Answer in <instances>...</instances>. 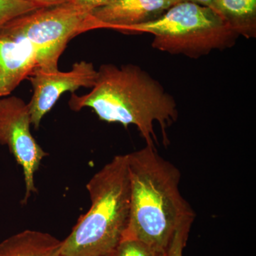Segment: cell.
<instances>
[{"mask_svg":"<svg viewBox=\"0 0 256 256\" xmlns=\"http://www.w3.org/2000/svg\"><path fill=\"white\" fill-rule=\"evenodd\" d=\"M69 106L75 111L90 108L105 122H118L126 128L136 126L150 146L156 140L154 124H159L164 143H168L166 128L178 116L174 98L150 74L134 64L101 66L92 92L82 96L72 94Z\"/></svg>","mask_w":256,"mask_h":256,"instance_id":"obj_1","label":"cell"},{"mask_svg":"<svg viewBox=\"0 0 256 256\" xmlns=\"http://www.w3.org/2000/svg\"><path fill=\"white\" fill-rule=\"evenodd\" d=\"M127 156L130 212L124 238L136 239L166 252L178 226L195 218L180 190L181 172L154 146Z\"/></svg>","mask_w":256,"mask_h":256,"instance_id":"obj_2","label":"cell"},{"mask_svg":"<svg viewBox=\"0 0 256 256\" xmlns=\"http://www.w3.org/2000/svg\"><path fill=\"white\" fill-rule=\"evenodd\" d=\"M86 188L90 208L62 240L60 256H114L128 228L130 188L126 154L114 156Z\"/></svg>","mask_w":256,"mask_h":256,"instance_id":"obj_3","label":"cell"},{"mask_svg":"<svg viewBox=\"0 0 256 256\" xmlns=\"http://www.w3.org/2000/svg\"><path fill=\"white\" fill-rule=\"evenodd\" d=\"M124 34H150L152 48L198 58L235 44L239 36L218 12L207 6L181 1L158 20L121 30Z\"/></svg>","mask_w":256,"mask_h":256,"instance_id":"obj_4","label":"cell"},{"mask_svg":"<svg viewBox=\"0 0 256 256\" xmlns=\"http://www.w3.org/2000/svg\"><path fill=\"white\" fill-rule=\"evenodd\" d=\"M90 10L68 2L35 10L4 26L30 42L36 55L37 68L58 70L60 55L72 38L94 30Z\"/></svg>","mask_w":256,"mask_h":256,"instance_id":"obj_5","label":"cell"},{"mask_svg":"<svg viewBox=\"0 0 256 256\" xmlns=\"http://www.w3.org/2000/svg\"><path fill=\"white\" fill-rule=\"evenodd\" d=\"M28 104L16 96L0 100V144L8 146L23 170L25 192L22 204L37 192L35 173L48 153L37 143L31 132Z\"/></svg>","mask_w":256,"mask_h":256,"instance_id":"obj_6","label":"cell"},{"mask_svg":"<svg viewBox=\"0 0 256 256\" xmlns=\"http://www.w3.org/2000/svg\"><path fill=\"white\" fill-rule=\"evenodd\" d=\"M98 70L94 64L82 60L74 64L69 72H45L36 68L28 77L33 87V96L28 104L32 126L36 130L64 92H74L80 88H92Z\"/></svg>","mask_w":256,"mask_h":256,"instance_id":"obj_7","label":"cell"},{"mask_svg":"<svg viewBox=\"0 0 256 256\" xmlns=\"http://www.w3.org/2000/svg\"><path fill=\"white\" fill-rule=\"evenodd\" d=\"M182 0H114L90 12L94 30L120 32L158 20Z\"/></svg>","mask_w":256,"mask_h":256,"instance_id":"obj_8","label":"cell"},{"mask_svg":"<svg viewBox=\"0 0 256 256\" xmlns=\"http://www.w3.org/2000/svg\"><path fill=\"white\" fill-rule=\"evenodd\" d=\"M38 67L30 42L0 26V97L8 96Z\"/></svg>","mask_w":256,"mask_h":256,"instance_id":"obj_9","label":"cell"},{"mask_svg":"<svg viewBox=\"0 0 256 256\" xmlns=\"http://www.w3.org/2000/svg\"><path fill=\"white\" fill-rule=\"evenodd\" d=\"M62 244L50 234L25 230L0 242V256H60Z\"/></svg>","mask_w":256,"mask_h":256,"instance_id":"obj_10","label":"cell"},{"mask_svg":"<svg viewBox=\"0 0 256 256\" xmlns=\"http://www.w3.org/2000/svg\"><path fill=\"white\" fill-rule=\"evenodd\" d=\"M217 12L239 36L256 37V0H220Z\"/></svg>","mask_w":256,"mask_h":256,"instance_id":"obj_11","label":"cell"},{"mask_svg":"<svg viewBox=\"0 0 256 256\" xmlns=\"http://www.w3.org/2000/svg\"><path fill=\"white\" fill-rule=\"evenodd\" d=\"M41 6L28 0H0V26Z\"/></svg>","mask_w":256,"mask_h":256,"instance_id":"obj_12","label":"cell"},{"mask_svg":"<svg viewBox=\"0 0 256 256\" xmlns=\"http://www.w3.org/2000/svg\"><path fill=\"white\" fill-rule=\"evenodd\" d=\"M166 252L136 239L124 238L120 242L114 256H166Z\"/></svg>","mask_w":256,"mask_h":256,"instance_id":"obj_13","label":"cell"},{"mask_svg":"<svg viewBox=\"0 0 256 256\" xmlns=\"http://www.w3.org/2000/svg\"><path fill=\"white\" fill-rule=\"evenodd\" d=\"M194 218L184 222L175 232L166 252V256H183L184 249L186 246L188 234Z\"/></svg>","mask_w":256,"mask_h":256,"instance_id":"obj_14","label":"cell"},{"mask_svg":"<svg viewBox=\"0 0 256 256\" xmlns=\"http://www.w3.org/2000/svg\"><path fill=\"white\" fill-rule=\"evenodd\" d=\"M114 0H72L70 2L78 4L86 9L92 11V10L109 4Z\"/></svg>","mask_w":256,"mask_h":256,"instance_id":"obj_15","label":"cell"},{"mask_svg":"<svg viewBox=\"0 0 256 256\" xmlns=\"http://www.w3.org/2000/svg\"><path fill=\"white\" fill-rule=\"evenodd\" d=\"M28 1L38 5L42 8H46L70 2L72 0H28Z\"/></svg>","mask_w":256,"mask_h":256,"instance_id":"obj_16","label":"cell"},{"mask_svg":"<svg viewBox=\"0 0 256 256\" xmlns=\"http://www.w3.org/2000/svg\"><path fill=\"white\" fill-rule=\"evenodd\" d=\"M182 1L190 2L202 6H207L215 10L216 12L218 2H220V0H182Z\"/></svg>","mask_w":256,"mask_h":256,"instance_id":"obj_17","label":"cell"},{"mask_svg":"<svg viewBox=\"0 0 256 256\" xmlns=\"http://www.w3.org/2000/svg\"></svg>","mask_w":256,"mask_h":256,"instance_id":"obj_18","label":"cell"}]
</instances>
